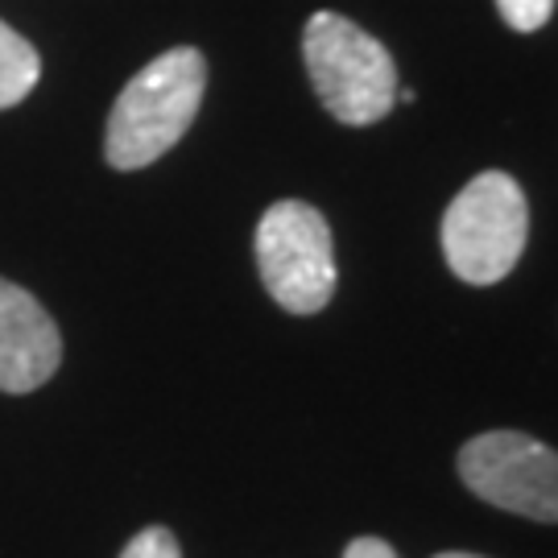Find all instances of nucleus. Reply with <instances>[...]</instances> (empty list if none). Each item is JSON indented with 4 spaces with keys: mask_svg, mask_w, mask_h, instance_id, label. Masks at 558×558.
<instances>
[{
    "mask_svg": "<svg viewBox=\"0 0 558 558\" xmlns=\"http://www.w3.org/2000/svg\"><path fill=\"white\" fill-rule=\"evenodd\" d=\"M62 336L29 290L0 278V389L29 393L54 377Z\"/></svg>",
    "mask_w": 558,
    "mask_h": 558,
    "instance_id": "obj_6",
    "label": "nucleus"
},
{
    "mask_svg": "<svg viewBox=\"0 0 558 558\" xmlns=\"http://www.w3.org/2000/svg\"><path fill=\"white\" fill-rule=\"evenodd\" d=\"M302 59L315 96L339 124H377L398 104V66L389 50L356 21L315 13L302 34Z\"/></svg>",
    "mask_w": 558,
    "mask_h": 558,
    "instance_id": "obj_2",
    "label": "nucleus"
},
{
    "mask_svg": "<svg viewBox=\"0 0 558 558\" xmlns=\"http://www.w3.org/2000/svg\"><path fill=\"white\" fill-rule=\"evenodd\" d=\"M497 9L505 25H513L518 34H534V29H542L550 21L555 0H497Z\"/></svg>",
    "mask_w": 558,
    "mask_h": 558,
    "instance_id": "obj_8",
    "label": "nucleus"
},
{
    "mask_svg": "<svg viewBox=\"0 0 558 558\" xmlns=\"http://www.w3.org/2000/svg\"><path fill=\"white\" fill-rule=\"evenodd\" d=\"M530 236L525 191L500 170H484L442 216V253L459 281L493 286L513 274Z\"/></svg>",
    "mask_w": 558,
    "mask_h": 558,
    "instance_id": "obj_3",
    "label": "nucleus"
},
{
    "mask_svg": "<svg viewBox=\"0 0 558 558\" xmlns=\"http://www.w3.org/2000/svg\"><path fill=\"white\" fill-rule=\"evenodd\" d=\"M459 476L505 513L558 521V451L518 430H488L459 451Z\"/></svg>",
    "mask_w": 558,
    "mask_h": 558,
    "instance_id": "obj_5",
    "label": "nucleus"
},
{
    "mask_svg": "<svg viewBox=\"0 0 558 558\" xmlns=\"http://www.w3.org/2000/svg\"><path fill=\"white\" fill-rule=\"evenodd\" d=\"M257 269L269 299L290 315H319L336 294L331 228L311 203L281 199L257 223Z\"/></svg>",
    "mask_w": 558,
    "mask_h": 558,
    "instance_id": "obj_4",
    "label": "nucleus"
},
{
    "mask_svg": "<svg viewBox=\"0 0 558 558\" xmlns=\"http://www.w3.org/2000/svg\"><path fill=\"white\" fill-rule=\"evenodd\" d=\"M439 558H484V555H468V550H447V555H439Z\"/></svg>",
    "mask_w": 558,
    "mask_h": 558,
    "instance_id": "obj_11",
    "label": "nucleus"
},
{
    "mask_svg": "<svg viewBox=\"0 0 558 558\" xmlns=\"http://www.w3.org/2000/svg\"><path fill=\"white\" fill-rule=\"evenodd\" d=\"M120 558H182V550L179 538L166 525H149V530H141L137 538L120 550Z\"/></svg>",
    "mask_w": 558,
    "mask_h": 558,
    "instance_id": "obj_9",
    "label": "nucleus"
},
{
    "mask_svg": "<svg viewBox=\"0 0 558 558\" xmlns=\"http://www.w3.org/2000/svg\"><path fill=\"white\" fill-rule=\"evenodd\" d=\"M41 75V59L13 25L0 21V108L21 104Z\"/></svg>",
    "mask_w": 558,
    "mask_h": 558,
    "instance_id": "obj_7",
    "label": "nucleus"
},
{
    "mask_svg": "<svg viewBox=\"0 0 558 558\" xmlns=\"http://www.w3.org/2000/svg\"><path fill=\"white\" fill-rule=\"evenodd\" d=\"M343 558H398V550L380 538H356L343 550Z\"/></svg>",
    "mask_w": 558,
    "mask_h": 558,
    "instance_id": "obj_10",
    "label": "nucleus"
},
{
    "mask_svg": "<svg viewBox=\"0 0 558 558\" xmlns=\"http://www.w3.org/2000/svg\"><path fill=\"white\" fill-rule=\"evenodd\" d=\"M207 92V62L195 46H174L141 66L112 104L104 158L117 170H141L174 149L199 117Z\"/></svg>",
    "mask_w": 558,
    "mask_h": 558,
    "instance_id": "obj_1",
    "label": "nucleus"
}]
</instances>
